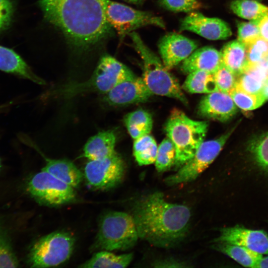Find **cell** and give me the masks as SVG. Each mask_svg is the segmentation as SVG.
I'll return each mask as SVG.
<instances>
[{
  "label": "cell",
  "mask_w": 268,
  "mask_h": 268,
  "mask_svg": "<svg viewBox=\"0 0 268 268\" xmlns=\"http://www.w3.org/2000/svg\"><path fill=\"white\" fill-rule=\"evenodd\" d=\"M259 21L237 22L238 40L246 45L260 37Z\"/></svg>",
  "instance_id": "cell-35"
},
{
  "label": "cell",
  "mask_w": 268,
  "mask_h": 268,
  "mask_svg": "<svg viewBox=\"0 0 268 268\" xmlns=\"http://www.w3.org/2000/svg\"><path fill=\"white\" fill-rule=\"evenodd\" d=\"M135 77L126 66L114 57L106 55L100 59L88 80L65 85L57 93L68 98L87 92H96L105 94L121 82Z\"/></svg>",
  "instance_id": "cell-5"
},
{
  "label": "cell",
  "mask_w": 268,
  "mask_h": 268,
  "mask_svg": "<svg viewBox=\"0 0 268 268\" xmlns=\"http://www.w3.org/2000/svg\"><path fill=\"white\" fill-rule=\"evenodd\" d=\"M246 46L248 66L262 63L268 58V41L261 36Z\"/></svg>",
  "instance_id": "cell-33"
},
{
  "label": "cell",
  "mask_w": 268,
  "mask_h": 268,
  "mask_svg": "<svg viewBox=\"0 0 268 268\" xmlns=\"http://www.w3.org/2000/svg\"><path fill=\"white\" fill-rule=\"evenodd\" d=\"M155 267H187L181 262L173 259H168L157 262L154 264Z\"/></svg>",
  "instance_id": "cell-38"
},
{
  "label": "cell",
  "mask_w": 268,
  "mask_h": 268,
  "mask_svg": "<svg viewBox=\"0 0 268 268\" xmlns=\"http://www.w3.org/2000/svg\"><path fill=\"white\" fill-rule=\"evenodd\" d=\"M229 95L238 108L245 111L256 109L267 100L263 93L250 94L236 88L232 90Z\"/></svg>",
  "instance_id": "cell-30"
},
{
  "label": "cell",
  "mask_w": 268,
  "mask_h": 268,
  "mask_svg": "<svg viewBox=\"0 0 268 268\" xmlns=\"http://www.w3.org/2000/svg\"><path fill=\"white\" fill-rule=\"evenodd\" d=\"M125 174V162L116 152L103 159L89 160L85 166L83 176L90 187L106 190L119 185Z\"/></svg>",
  "instance_id": "cell-11"
},
{
  "label": "cell",
  "mask_w": 268,
  "mask_h": 268,
  "mask_svg": "<svg viewBox=\"0 0 268 268\" xmlns=\"http://www.w3.org/2000/svg\"><path fill=\"white\" fill-rule=\"evenodd\" d=\"M105 14L108 24L121 38L142 26L165 27L162 18L152 13L136 10L111 0H106Z\"/></svg>",
  "instance_id": "cell-10"
},
{
  "label": "cell",
  "mask_w": 268,
  "mask_h": 268,
  "mask_svg": "<svg viewBox=\"0 0 268 268\" xmlns=\"http://www.w3.org/2000/svg\"><path fill=\"white\" fill-rule=\"evenodd\" d=\"M198 111L203 117L225 122L235 116L238 112V107L229 94L217 90L208 93L201 98Z\"/></svg>",
  "instance_id": "cell-16"
},
{
  "label": "cell",
  "mask_w": 268,
  "mask_h": 268,
  "mask_svg": "<svg viewBox=\"0 0 268 268\" xmlns=\"http://www.w3.org/2000/svg\"><path fill=\"white\" fill-rule=\"evenodd\" d=\"M264 63L268 70V58L264 61Z\"/></svg>",
  "instance_id": "cell-42"
},
{
  "label": "cell",
  "mask_w": 268,
  "mask_h": 268,
  "mask_svg": "<svg viewBox=\"0 0 268 268\" xmlns=\"http://www.w3.org/2000/svg\"><path fill=\"white\" fill-rule=\"evenodd\" d=\"M124 121L130 135L134 140L149 134L153 126L151 115L142 109L128 114Z\"/></svg>",
  "instance_id": "cell-26"
},
{
  "label": "cell",
  "mask_w": 268,
  "mask_h": 268,
  "mask_svg": "<svg viewBox=\"0 0 268 268\" xmlns=\"http://www.w3.org/2000/svg\"></svg>",
  "instance_id": "cell-45"
},
{
  "label": "cell",
  "mask_w": 268,
  "mask_h": 268,
  "mask_svg": "<svg viewBox=\"0 0 268 268\" xmlns=\"http://www.w3.org/2000/svg\"><path fill=\"white\" fill-rule=\"evenodd\" d=\"M130 2L134 3H140L143 2L144 0H126Z\"/></svg>",
  "instance_id": "cell-41"
},
{
  "label": "cell",
  "mask_w": 268,
  "mask_h": 268,
  "mask_svg": "<svg viewBox=\"0 0 268 268\" xmlns=\"http://www.w3.org/2000/svg\"><path fill=\"white\" fill-rule=\"evenodd\" d=\"M74 241L71 235L64 231L42 237L30 250L28 261L31 267H53L65 263L71 255Z\"/></svg>",
  "instance_id": "cell-7"
},
{
  "label": "cell",
  "mask_w": 268,
  "mask_h": 268,
  "mask_svg": "<svg viewBox=\"0 0 268 268\" xmlns=\"http://www.w3.org/2000/svg\"><path fill=\"white\" fill-rule=\"evenodd\" d=\"M18 265L10 238L5 229L0 223V268H16Z\"/></svg>",
  "instance_id": "cell-32"
},
{
  "label": "cell",
  "mask_w": 268,
  "mask_h": 268,
  "mask_svg": "<svg viewBox=\"0 0 268 268\" xmlns=\"http://www.w3.org/2000/svg\"><path fill=\"white\" fill-rule=\"evenodd\" d=\"M182 88L191 93H209L218 90L213 73L197 70L188 74Z\"/></svg>",
  "instance_id": "cell-25"
},
{
  "label": "cell",
  "mask_w": 268,
  "mask_h": 268,
  "mask_svg": "<svg viewBox=\"0 0 268 268\" xmlns=\"http://www.w3.org/2000/svg\"><path fill=\"white\" fill-rule=\"evenodd\" d=\"M180 30L190 31L211 40L226 39L232 34L225 21L217 18L206 17L197 11L191 12L182 19Z\"/></svg>",
  "instance_id": "cell-12"
},
{
  "label": "cell",
  "mask_w": 268,
  "mask_h": 268,
  "mask_svg": "<svg viewBox=\"0 0 268 268\" xmlns=\"http://www.w3.org/2000/svg\"><path fill=\"white\" fill-rule=\"evenodd\" d=\"M175 159V147L172 141L167 137L158 146L154 162L155 168L158 172L166 171L174 165Z\"/></svg>",
  "instance_id": "cell-29"
},
{
  "label": "cell",
  "mask_w": 268,
  "mask_h": 268,
  "mask_svg": "<svg viewBox=\"0 0 268 268\" xmlns=\"http://www.w3.org/2000/svg\"><path fill=\"white\" fill-rule=\"evenodd\" d=\"M153 94L142 77L124 81L104 94L103 100L111 106H123L143 102Z\"/></svg>",
  "instance_id": "cell-14"
},
{
  "label": "cell",
  "mask_w": 268,
  "mask_h": 268,
  "mask_svg": "<svg viewBox=\"0 0 268 268\" xmlns=\"http://www.w3.org/2000/svg\"><path fill=\"white\" fill-rule=\"evenodd\" d=\"M249 149L257 164L268 171V132L253 138Z\"/></svg>",
  "instance_id": "cell-31"
},
{
  "label": "cell",
  "mask_w": 268,
  "mask_h": 268,
  "mask_svg": "<svg viewBox=\"0 0 268 268\" xmlns=\"http://www.w3.org/2000/svg\"><path fill=\"white\" fill-rule=\"evenodd\" d=\"M27 190L38 202L49 206L68 204L76 199L74 188L42 170L28 182Z\"/></svg>",
  "instance_id": "cell-9"
},
{
  "label": "cell",
  "mask_w": 268,
  "mask_h": 268,
  "mask_svg": "<svg viewBox=\"0 0 268 268\" xmlns=\"http://www.w3.org/2000/svg\"><path fill=\"white\" fill-rule=\"evenodd\" d=\"M158 146L154 138L149 134L134 139L133 154L139 165H147L155 162Z\"/></svg>",
  "instance_id": "cell-27"
},
{
  "label": "cell",
  "mask_w": 268,
  "mask_h": 268,
  "mask_svg": "<svg viewBox=\"0 0 268 268\" xmlns=\"http://www.w3.org/2000/svg\"><path fill=\"white\" fill-rule=\"evenodd\" d=\"M14 10L12 0H0V35L11 25Z\"/></svg>",
  "instance_id": "cell-37"
},
{
  "label": "cell",
  "mask_w": 268,
  "mask_h": 268,
  "mask_svg": "<svg viewBox=\"0 0 268 268\" xmlns=\"http://www.w3.org/2000/svg\"><path fill=\"white\" fill-rule=\"evenodd\" d=\"M0 70L44 85L45 81L37 76L23 59L14 51L0 45Z\"/></svg>",
  "instance_id": "cell-18"
},
{
  "label": "cell",
  "mask_w": 268,
  "mask_h": 268,
  "mask_svg": "<svg viewBox=\"0 0 268 268\" xmlns=\"http://www.w3.org/2000/svg\"><path fill=\"white\" fill-rule=\"evenodd\" d=\"M134 49L143 63L142 79L153 94L188 101L177 80L168 71L159 58L144 43L137 33H130Z\"/></svg>",
  "instance_id": "cell-4"
},
{
  "label": "cell",
  "mask_w": 268,
  "mask_h": 268,
  "mask_svg": "<svg viewBox=\"0 0 268 268\" xmlns=\"http://www.w3.org/2000/svg\"><path fill=\"white\" fill-rule=\"evenodd\" d=\"M266 83H267L268 84V79L267 80Z\"/></svg>",
  "instance_id": "cell-43"
},
{
  "label": "cell",
  "mask_w": 268,
  "mask_h": 268,
  "mask_svg": "<svg viewBox=\"0 0 268 268\" xmlns=\"http://www.w3.org/2000/svg\"><path fill=\"white\" fill-rule=\"evenodd\" d=\"M230 8L238 16L251 21L260 20L268 15V7L256 0H234Z\"/></svg>",
  "instance_id": "cell-28"
},
{
  "label": "cell",
  "mask_w": 268,
  "mask_h": 268,
  "mask_svg": "<svg viewBox=\"0 0 268 268\" xmlns=\"http://www.w3.org/2000/svg\"><path fill=\"white\" fill-rule=\"evenodd\" d=\"M116 136L112 130L101 132L91 137L85 143L83 149V157L90 160H98L113 155Z\"/></svg>",
  "instance_id": "cell-19"
},
{
  "label": "cell",
  "mask_w": 268,
  "mask_h": 268,
  "mask_svg": "<svg viewBox=\"0 0 268 268\" xmlns=\"http://www.w3.org/2000/svg\"><path fill=\"white\" fill-rule=\"evenodd\" d=\"M268 78V70L264 62L249 66L237 77L235 88L250 94L262 93Z\"/></svg>",
  "instance_id": "cell-20"
},
{
  "label": "cell",
  "mask_w": 268,
  "mask_h": 268,
  "mask_svg": "<svg viewBox=\"0 0 268 268\" xmlns=\"http://www.w3.org/2000/svg\"><path fill=\"white\" fill-rule=\"evenodd\" d=\"M222 63L221 52L211 47H204L195 50L184 60L181 69L187 74L197 70L214 73Z\"/></svg>",
  "instance_id": "cell-17"
},
{
  "label": "cell",
  "mask_w": 268,
  "mask_h": 268,
  "mask_svg": "<svg viewBox=\"0 0 268 268\" xmlns=\"http://www.w3.org/2000/svg\"><path fill=\"white\" fill-rule=\"evenodd\" d=\"M138 237L131 214L111 211L101 218L94 250H126L134 246Z\"/></svg>",
  "instance_id": "cell-6"
},
{
  "label": "cell",
  "mask_w": 268,
  "mask_h": 268,
  "mask_svg": "<svg viewBox=\"0 0 268 268\" xmlns=\"http://www.w3.org/2000/svg\"><path fill=\"white\" fill-rule=\"evenodd\" d=\"M221 53L222 63L237 77L248 67L246 46L238 40L225 44Z\"/></svg>",
  "instance_id": "cell-22"
},
{
  "label": "cell",
  "mask_w": 268,
  "mask_h": 268,
  "mask_svg": "<svg viewBox=\"0 0 268 268\" xmlns=\"http://www.w3.org/2000/svg\"><path fill=\"white\" fill-rule=\"evenodd\" d=\"M258 26L260 36L268 41V15L264 16L259 20Z\"/></svg>",
  "instance_id": "cell-39"
},
{
  "label": "cell",
  "mask_w": 268,
  "mask_h": 268,
  "mask_svg": "<svg viewBox=\"0 0 268 268\" xmlns=\"http://www.w3.org/2000/svg\"><path fill=\"white\" fill-rule=\"evenodd\" d=\"M133 258L132 253L117 255L109 251L102 250L94 254L90 259L81 264L78 267L82 268H126L132 262Z\"/></svg>",
  "instance_id": "cell-23"
},
{
  "label": "cell",
  "mask_w": 268,
  "mask_h": 268,
  "mask_svg": "<svg viewBox=\"0 0 268 268\" xmlns=\"http://www.w3.org/2000/svg\"><path fill=\"white\" fill-rule=\"evenodd\" d=\"M138 237L152 245L170 248L186 236L191 213L186 205L166 201L161 192L139 198L131 214Z\"/></svg>",
  "instance_id": "cell-2"
},
{
  "label": "cell",
  "mask_w": 268,
  "mask_h": 268,
  "mask_svg": "<svg viewBox=\"0 0 268 268\" xmlns=\"http://www.w3.org/2000/svg\"><path fill=\"white\" fill-rule=\"evenodd\" d=\"M213 75L218 90L229 94L235 88L237 76L222 63Z\"/></svg>",
  "instance_id": "cell-34"
},
{
  "label": "cell",
  "mask_w": 268,
  "mask_h": 268,
  "mask_svg": "<svg viewBox=\"0 0 268 268\" xmlns=\"http://www.w3.org/2000/svg\"><path fill=\"white\" fill-rule=\"evenodd\" d=\"M234 129L214 139L203 141L193 157L178 171L165 179V183L174 186L195 180L214 160Z\"/></svg>",
  "instance_id": "cell-8"
},
{
  "label": "cell",
  "mask_w": 268,
  "mask_h": 268,
  "mask_svg": "<svg viewBox=\"0 0 268 268\" xmlns=\"http://www.w3.org/2000/svg\"><path fill=\"white\" fill-rule=\"evenodd\" d=\"M268 268V256L262 257L257 263L255 268Z\"/></svg>",
  "instance_id": "cell-40"
},
{
  "label": "cell",
  "mask_w": 268,
  "mask_h": 268,
  "mask_svg": "<svg viewBox=\"0 0 268 268\" xmlns=\"http://www.w3.org/2000/svg\"><path fill=\"white\" fill-rule=\"evenodd\" d=\"M197 48L196 41L176 33L165 35L158 44L162 63L167 69L183 62Z\"/></svg>",
  "instance_id": "cell-15"
},
{
  "label": "cell",
  "mask_w": 268,
  "mask_h": 268,
  "mask_svg": "<svg viewBox=\"0 0 268 268\" xmlns=\"http://www.w3.org/2000/svg\"><path fill=\"white\" fill-rule=\"evenodd\" d=\"M106 0H40L45 17L74 45H93L110 34Z\"/></svg>",
  "instance_id": "cell-1"
},
{
  "label": "cell",
  "mask_w": 268,
  "mask_h": 268,
  "mask_svg": "<svg viewBox=\"0 0 268 268\" xmlns=\"http://www.w3.org/2000/svg\"><path fill=\"white\" fill-rule=\"evenodd\" d=\"M215 242L241 246L258 253L268 254V235L263 230H252L236 225L223 228Z\"/></svg>",
  "instance_id": "cell-13"
},
{
  "label": "cell",
  "mask_w": 268,
  "mask_h": 268,
  "mask_svg": "<svg viewBox=\"0 0 268 268\" xmlns=\"http://www.w3.org/2000/svg\"><path fill=\"white\" fill-rule=\"evenodd\" d=\"M213 248L245 267L255 268L263 255L245 247L224 242H215Z\"/></svg>",
  "instance_id": "cell-24"
},
{
  "label": "cell",
  "mask_w": 268,
  "mask_h": 268,
  "mask_svg": "<svg viewBox=\"0 0 268 268\" xmlns=\"http://www.w3.org/2000/svg\"><path fill=\"white\" fill-rule=\"evenodd\" d=\"M46 161L42 170L73 188L80 185L84 176L72 162L67 159H46Z\"/></svg>",
  "instance_id": "cell-21"
},
{
  "label": "cell",
  "mask_w": 268,
  "mask_h": 268,
  "mask_svg": "<svg viewBox=\"0 0 268 268\" xmlns=\"http://www.w3.org/2000/svg\"><path fill=\"white\" fill-rule=\"evenodd\" d=\"M0 168H1V163H0Z\"/></svg>",
  "instance_id": "cell-44"
},
{
  "label": "cell",
  "mask_w": 268,
  "mask_h": 268,
  "mask_svg": "<svg viewBox=\"0 0 268 268\" xmlns=\"http://www.w3.org/2000/svg\"><path fill=\"white\" fill-rule=\"evenodd\" d=\"M208 127L206 121L192 120L179 109L172 110L165 123V131L175 147L176 168L179 169L193 157L204 141Z\"/></svg>",
  "instance_id": "cell-3"
},
{
  "label": "cell",
  "mask_w": 268,
  "mask_h": 268,
  "mask_svg": "<svg viewBox=\"0 0 268 268\" xmlns=\"http://www.w3.org/2000/svg\"><path fill=\"white\" fill-rule=\"evenodd\" d=\"M167 9L176 12H191L201 7L197 0H161Z\"/></svg>",
  "instance_id": "cell-36"
}]
</instances>
